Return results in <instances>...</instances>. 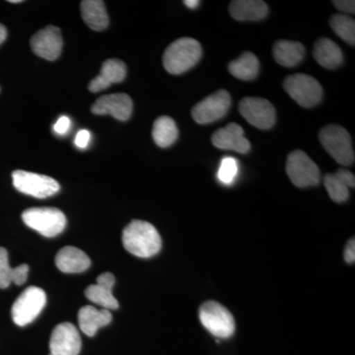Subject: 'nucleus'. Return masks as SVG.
Returning a JSON list of instances; mask_svg holds the SVG:
<instances>
[{"instance_id":"obj_37","label":"nucleus","mask_w":355,"mask_h":355,"mask_svg":"<svg viewBox=\"0 0 355 355\" xmlns=\"http://www.w3.org/2000/svg\"><path fill=\"white\" fill-rule=\"evenodd\" d=\"M9 2H10V3H20V2L22 1H21V0H9Z\"/></svg>"},{"instance_id":"obj_36","label":"nucleus","mask_w":355,"mask_h":355,"mask_svg":"<svg viewBox=\"0 0 355 355\" xmlns=\"http://www.w3.org/2000/svg\"><path fill=\"white\" fill-rule=\"evenodd\" d=\"M7 37V30L3 25L0 24V46L6 41Z\"/></svg>"},{"instance_id":"obj_6","label":"nucleus","mask_w":355,"mask_h":355,"mask_svg":"<svg viewBox=\"0 0 355 355\" xmlns=\"http://www.w3.org/2000/svg\"><path fill=\"white\" fill-rule=\"evenodd\" d=\"M198 315L202 326L216 338H228L234 335V317L220 303L216 301L203 303Z\"/></svg>"},{"instance_id":"obj_30","label":"nucleus","mask_w":355,"mask_h":355,"mask_svg":"<svg viewBox=\"0 0 355 355\" xmlns=\"http://www.w3.org/2000/svg\"><path fill=\"white\" fill-rule=\"evenodd\" d=\"M336 177L340 180L347 188L354 189L355 187V177L352 172L349 170L340 169L336 173Z\"/></svg>"},{"instance_id":"obj_20","label":"nucleus","mask_w":355,"mask_h":355,"mask_svg":"<svg viewBox=\"0 0 355 355\" xmlns=\"http://www.w3.org/2000/svg\"><path fill=\"white\" fill-rule=\"evenodd\" d=\"M230 15L237 21H260L268 14V6L261 0H234L229 6Z\"/></svg>"},{"instance_id":"obj_19","label":"nucleus","mask_w":355,"mask_h":355,"mask_svg":"<svg viewBox=\"0 0 355 355\" xmlns=\"http://www.w3.org/2000/svg\"><path fill=\"white\" fill-rule=\"evenodd\" d=\"M113 317L107 309L98 310L93 306H84L79 310V328L86 336H93L102 327L108 326Z\"/></svg>"},{"instance_id":"obj_34","label":"nucleus","mask_w":355,"mask_h":355,"mask_svg":"<svg viewBox=\"0 0 355 355\" xmlns=\"http://www.w3.org/2000/svg\"><path fill=\"white\" fill-rule=\"evenodd\" d=\"M343 258L347 263H354L355 261V241L354 238L350 239L345 246V254Z\"/></svg>"},{"instance_id":"obj_7","label":"nucleus","mask_w":355,"mask_h":355,"mask_svg":"<svg viewBox=\"0 0 355 355\" xmlns=\"http://www.w3.org/2000/svg\"><path fill=\"white\" fill-rule=\"evenodd\" d=\"M286 174L294 186L298 188L317 186L321 178V172L316 163L301 150L289 154L286 161Z\"/></svg>"},{"instance_id":"obj_31","label":"nucleus","mask_w":355,"mask_h":355,"mask_svg":"<svg viewBox=\"0 0 355 355\" xmlns=\"http://www.w3.org/2000/svg\"><path fill=\"white\" fill-rule=\"evenodd\" d=\"M333 3L336 8L343 13H355V2L354 0H336Z\"/></svg>"},{"instance_id":"obj_27","label":"nucleus","mask_w":355,"mask_h":355,"mask_svg":"<svg viewBox=\"0 0 355 355\" xmlns=\"http://www.w3.org/2000/svg\"><path fill=\"white\" fill-rule=\"evenodd\" d=\"M330 25L333 31L345 43L354 46L355 21L343 14H336L331 18Z\"/></svg>"},{"instance_id":"obj_26","label":"nucleus","mask_w":355,"mask_h":355,"mask_svg":"<svg viewBox=\"0 0 355 355\" xmlns=\"http://www.w3.org/2000/svg\"><path fill=\"white\" fill-rule=\"evenodd\" d=\"M179 135L176 123L170 116H163L154 121L153 137L159 147L167 148L175 144Z\"/></svg>"},{"instance_id":"obj_14","label":"nucleus","mask_w":355,"mask_h":355,"mask_svg":"<svg viewBox=\"0 0 355 355\" xmlns=\"http://www.w3.org/2000/svg\"><path fill=\"white\" fill-rule=\"evenodd\" d=\"M132 98L123 93H118L102 96L93 104L91 111L99 116L110 114L118 121H125L132 116Z\"/></svg>"},{"instance_id":"obj_21","label":"nucleus","mask_w":355,"mask_h":355,"mask_svg":"<svg viewBox=\"0 0 355 355\" xmlns=\"http://www.w3.org/2000/svg\"><path fill=\"white\" fill-rule=\"evenodd\" d=\"M305 48L299 42L280 40L272 48L275 62L284 67H293L300 64L305 57Z\"/></svg>"},{"instance_id":"obj_2","label":"nucleus","mask_w":355,"mask_h":355,"mask_svg":"<svg viewBox=\"0 0 355 355\" xmlns=\"http://www.w3.org/2000/svg\"><path fill=\"white\" fill-rule=\"evenodd\" d=\"M202 53V46L197 40L181 38L166 49L163 64L169 73L178 76L193 69L200 62Z\"/></svg>"},{"instance_id":"obj_11","label":"nucleus","mask_w":355,"mask_h":355,"mask_svg":"<svg viewBox=\"0 0 355 355\" xmlns=\"http://www.w3.org/2000/svg\"><path fill=\"white\" fill-rule=\"evenodd\" d=\"M239 112L248 123L260 130H270L277 121L275 107L263 98H244L239 103Z\"/></svg>"},{"instance_id":"obj_35","label":"nucleus","mask_w":355,"mask_h":355,"mask_svg":"<svg viewBox=\"0 0 355 355\" xmlns=\"http://www.w3.org/2000/svg\"><path fill=\"white\" fill-rule=\"evenodd\" d=\"M200 2L198 1V0H184V4L187 7L191 9L197 8L198 6H200Z\"/></svg>"},{"instance_id":"obj_33","label":"nucleus","mask_w":355,"mask_h":355,"mask_svg":"<svg viewBox=\"0 0 355 355\" xmlns=\"http://www.w3.org/2000/svg\"><path fill=\"white\" fill-rule=\"evenodd\" d=\"M91 133L87 130H83L77 133L74 144L78 148H86L90 142Z\"/></svg>"},{"instance_id":"obj_25","label":"nucleus","mask_w":355,"mask_h":355,"mask_svg":"<svg viewBox=\"0 0 355 355\" xmlns=\"http://www.w3.org/2000/svg\"><path fill=\"white\" fill-rule=\"evenodd\" d=\"M228 69L236 78L251 81L258 76L260 62L253 53L246 51L237 60H232L228 65Z\"/></svg>"},{"instance_id":"obj_28","label":"nucleus","mask_w":355,"mask_h":355,"mask_svg":"<svg viewBox=\"0 0 355 355\" xmlns=\"http://www.w3.org/2000/svg\"><path fill=\"white\" fill-rule=\"evenodd\" d=\"M324 188L331 200L336 202H345L349 200V190L336 177L335 174H328L324 178Z\"/></svg>"},{"instance_id":"obj_15","label":"nucleus","mask_w":355,"mask_h":355,"mask_svg":"<svg viewBox=\"0 0 355 355\" xmlns=\"http://www.w3.org/2000/svg\"><path fill=\"white\" fill-rule=\"evenodd\" d=\"M212 144L222 150H233L246 154L251 150V144L245 137L244 130L238 123H231L219 128L212 135Z\"/></svg>"},{"instance_id":"obj_24","label":"nucleus","mask_w":355,"mask_h":355,"mask_svg":"<svg viewBox=\"0 0 355 355\" xmlns=\"http://www.w3.org/2000/svg\"><path fill=\"white\" fill-rule=\"evenodd\" d=\"M29 266L21 265L11 268L6 249L0 247V288H7L11 284L22 286L27 280Z\"/></svg>"},{"instance_id":"obj_3","label":"nucleus","mask_w":355,"mask_h":355,"mask_svg":"<svg viewBox=\"0 0 355 355\" xmlns=\"http://www.w3.org/2000/svg\"><path fill=\"white\" fill-rule=\"evenodd\" d=\"M320 142L338 164L350 166L354 162V151L349 132L340 125H329L322 128Z\"/></svg>"},{"instance_id":"obj_16","label":"nucleus","mask_w":355,"mask_h":355,"mask_svg":"<svg viewBox=\"0 0 355 355\" xmlns=\"http://www.w3.org/2000/svg\"><path fill=\"white\" fill-rule=\"evenodd\" d=\"M116 279L113 273L104 272L97 279V284L88 286L85 291V296L91 302L102 306L104 309H118L119 302L114 297L112 289L114 286Z\"/></svg>"},{"instance_id":"obj_4","label":"nucleus","mask_w":355,"mask_h":355,"mask_svg":"<svg viewBox=\"0 0 355 355\" xmlns=\"http://www.w3.org/2000/svg\"><path fill=\"white\" fill-rule=\"evenodd\" d=\"M22 219L28 227L38 231L44 237H55L64 230L67 217L55 207H33L26 209Z\"/></svg>"},{"instance_id":"obj_12","label":"nucleus","mask_w":355,"mask_h":355,"mask_svg":"<svg viewBox=\"0 0 355 355\" xmlns=\"http://www.w3.org/2000/svg\"><path fill=\"white\" fill-rule=\"evenodd\" d=\"M30 44L35 55L48 60H57L64 46L62 33L55 26H48L40 30L32 37Z\"/></svg>"},{"instance_id":"obj_10","label":"nucleus","mask_w":355,"mask_h":355,"mask_svg":"<svg viewBox=\"0 0 355 355\" xmlns=\"http://www.w3.org/2000/svg\"><path fill=\"white\" fill-rule=\"evenodd\" d=\"M231 96L226 90H218L198 103L191 110V118L200 125H209L221 120L231 107Z\"/></svg>"},{"instance_id":"obj_32","label":"nucleus","mask_w":355,"mask_h":355,"mask_svg":"<svg viewBox=\"0 0 355 355\" xmlns=\"http://www.w3.org/2000/svg\"><path fill=\"white\" fill-rule=\"evenodd\" d=\"M70 128V120L69 116H62L58 119L57 123L53 125V130L60 135H64L69 132Z\"/></svg>"},{"instance_id":"obj_8","label":"nucleus","mask_w":355,"mask_h":355,"mask_svg":"<svg viewBox=\"0 0 355 355\" xmlns=\"http://www.w3.org/2000/svg\"><path fill=\"white\" fill-rule=\"evenodd\" d=\"M46 302V293L37 286L28 287L16 299L11 309L13 322L20 327L32 323L44 309Z\"/></svg>"},{"instance_id":"obj_17","label":"nucleus","mask_w":355,"mask_h":355,"mask_svg":"<svg viewBox=\"0 0 355 355\" xmlns=\"http://www.w3.org/2000/svg\"><path fill=\"white\" fill-rule=\"evenodd\" d=\"M127 76V67L120 60H108L102 65L101 71L89 83V90L93 93L109 88L112 84L120 83Z\"/></svg>"},{"instance_id":"obj_23","label":"nucleus","mask_w":355,"mask_h":355,"mask_svg":"<svg viewBox=\"0 0 355 355\" xmlns=\"http://www.w3.org/2000/svg\"><path fill=\"white\" fill-rule=\"evenodd\" d=\"M84 22L94 31H103L109 26V16L101 0H84L80 4Z\"/></svg>"},{"instance_id":"obj_18","label":"nucleus","mask_w":355,"mask_h":355,"mask_svg":"<svg viewBox=\"0 0 355 355\" xmlns=\"http://www.w3.org/2000/svg\"><path fill=\"white\" fill-rule=\"evenodd\" d=\"M55 265L62 272H83L88 270L91 261L83 250L67 246L58 251L55 256Z\"/></svg>"},{"instance_id":"obj_13","label":"nucleus","mask_w":355,"mask_h":355,"mask_svg":"<svg viewBox=\"0 0 355 355\" xmlns=\"http://www.w3.org/2000/svg\"><path fill=\"white\" fill-rule=\"evenodd\" d=\"M51 355H78L81 338L76 327L71 323H62L55 327L50 340Z\"/></svg>"},{"instance_id":"obj_29","label":"nucleus","mask_w":355,"mask_h":355,"mask_svg":"<svg viewBox=\"0 0 355 355\" xmlns=\"http://www.w3.org/2000/svg\"><path fill=\"white\" fill-rule=\"evenodd\" d=\"M238 172H239L238 161L234 157L228 156L222 159L218 172H217V179L223 184H231L234 183Z\"/></svg>"},{"instance_id":"obj_1","label":"nucleus","mask_w":355,"mask_h":355,"mask_svg":"<svg viewBox=\"0 0 355 355\" xmlns=\"http://www.w3.org/2000/svg\"><path fill=\"white\" fill-rule=\"evenodd\" d=\"M123 244L128 253L139 258H151L160 252L162 240L149 222L133 220L123 229Z\"/></svg>"},{"instance_id":"obj_22","label":"nucleus","mask_w":355,"mask_h":355,"mask_svg":"<svg viewBox=\"0 0 355 355\" xmlns=\"http://www.w3.org/2000/svg\"><path fill=\"white\" fill-rule=\"evenodd\" d=\"M313 55L318 64L327 69H335L343 62V51L340 46L328 38L318 40L313 50Z\"/></svg>"},{"instance_id":"obj_5","label":"nucleus","mask_w":355,"mask_h":355,"mask_svg":"<svg viewBox=\"0 0 355 355\" xmlns=\"http://www.w3.org/2000/svg\"><path fill=\"white\" fill-rule=\"evenodd\" d=\"M284 90L303 108H312L322 101L323 88L314 77L308 74H292L284 79Z\"/></svg>"},{"instance_id":"obj_9","label":"nucleus","mask_w":355,"mask_h":355,"mask_svg":"<svg viewBox=\"0 0 355 355\" xmlns=\"http://www.w3.org/2000/svg\"><path fill=\"white\" fill-rule=\"evenodd\" d=\"M16 190L37 198L51 197L60 191V184L55 179L44 175L16 170L12 174Z\"/></svg>"}]
</instances>
